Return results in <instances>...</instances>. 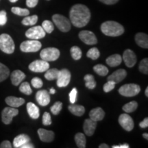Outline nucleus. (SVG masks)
Wrapping results in <instances>:
<instances>
[{"label":"nucleus","mask_w":148,"mask_h":148,"mask_svg":"<svg viewBox=\"0 0 148 148\" xmlns=\"http://www.w3.org/2000/svg\"><path fill=\"white\" fill-rule=\"evenodd\" d=\"M42 47L41 43L38 40H32L23 41L20 45V49L23 52H36L39 51Z\"/></svg>","instance_id":"obj_6"},{"label":"nucleus","mask_w":148,"mask_h":148,"mask_svg":"<svg viewBox=\"0 0 148 148\" xmlns=\"http://www.w3.org/2000/svg\"><path fill=\"white\" fill-rule=\"evenodd\" d=\"M140 91L139 85L136 84H126L121 86L119 89L120 95L125 97H133L137 95Z\"/></svg>","instance_id":"obj_5"},{"label":"nucleus","mask_w":148,"mask_h":148,"mask_svg":"<svg viewBox=\"0 0 148 148\" xmlns=\"http://www.w3.org/2000/svg\"><path fill=\"white\" fill-rule=\"evenodd\" d=\"M138 108V103L135 101H132L130 102L126 103L124 106H123V111H125V112H127V113H131V112H133L134 111L136 110V108Z\"/></svg>","instance_id":"obj_31"},{"label":"nucleus","mask_w":148,"mask_h":148,"mask_svg":"<svg viewBox=\"0 0 148 148\" xmlns=\"http://www.w3.org/2000/svg\"><path fill=\"white\" fill-rule=\"evenodd\" d=\"M46 35V32H45L42 26L38 25V26H34L31 27L27 29L25 32V36L27 38L32 40H39L44 38Z\"/></svg>","instance_id":"obj_8"},{"label":"nucleus","mask_w":148,"mask_h":148,"mask_svg":"<svg viewBox=\"0 0 148 148\" xmlns=\"http://www.w3.org/2000/svg\"><path fill=\"white\" fill-rule=\"evenodd\" d=\"M145 96L146 97H148V87L146 88V89L145 90Z\"/></svg>","instance_id":"obj_55"},{"label":"nucleus","mask_w":148,"mask_h":148,"mask_svg":"<svg viewBox=\"0 0 148 148\" xmlns=\"http://www.w3.org/2000/svg\"><path fill=\"white\" fill-rule=\"evenodd\" d=\"M18 114V110L13 107H6L1 112V119L3 123L5 125H8L12 122L14 116Z\"/></svg>","instance_id":"obj_10"},{"label":"nucleus","mask_w":148,"mask_h":148,"mask_svg":"<svg viewBox=\"0 0 148 148\" xmlns=\"http://www.w3.org/2000/svg\"><path fill=\"white\" fill-rule=\"evenodd\" d=\"M47 1H49V0H47Z\"/></svg>","instance_id":"obj_57"},{"label":"nucleus","mask_w":148,"mask_h":148,"mask_svg":"<svg viewBox=\"0 0 148 148\" xmlns=\"http://www.w3.org/2000/svg\"><path fill=\"white\" fill-rule=\"evenodd\" d=\"M105 116V112L100 107H97L96 108L92 109L89 112L90 119L95 121H101Z\"/></svg>","instance_id":"obj_19"},{"label":"nucleus","mask_w":148,"mask_h":148,"mask_svg":"<svg viewBox=\"0 0 148 148\" xmlns=\"http://www.w3.org/2000/svg\"><path fill=\"white\" fill-rule=\"evenodd\" d=\"M70 52H71L72 58L75 60H79L82 57V51L80 48L77 46H73L70 49Z\"/></svg>","instance_id":"obj_34"},{"label":"nucleus","mask_w":148,"mask_h":148,"mask_svg":"<svg viewBox=\"0 0 148 148\" xmlns=\"http://www.w3.org/2000/svg\"><path fill=\"white\" fill-rule=\"evenodd\" d=\"M15 49L14 40L9 34H2L0 35V49L5 53L11 54Z\"/></svg>","instance_id":"obj_3"},{"label":"nucleus","mask_w":148,"mask_h":148,"mask_svg":"<svg viewBox=\"0 0 148 148\" xmlns=\"http://www.w3.org/2000/svg\"><path fill=\"white\" fill-rule=\"evenodd\" d=\"M31 84H32V86L35 88H40L43 85V82H42V79L39 78V77H34L31 81Z\"/></svg>","instance_id":"obj_42"},{"label":"nucleus","mask_w":148,"mask_h":148,"mask_svg":"<svg viewBox=\"0 0 148 148\" xmlns=\"http://www.w3.org/2000/svg\"><path fill=\"white\" fill-rule=\"evenodd\" d=\"M7 23L6 12L4 10L0 11V25H4Z\"/></svg>","instance_id":"obj_45"},{"label":"nucleus","mask_w":148,"mask_h":148,"mask_svg":"<svg viewBox=\"0 0 148 148\" xmlns=\"http://www.w3.org/2000/svg\"><path fill=\"white\" fill-rule=\"evenodd\" d=\"M139 71L143 74L147 75L148 73V59L144 58L140 61L139 66H138Z\"/></svg>","instance_id":"obj_39"},{"label":"nucleus","mask_w":148,"mask_h":148,"mask_svg":"<svg viewBox=\"0 0 148 148\" xmlns=\"http://www.w3.org/2000/svg\"><path fill=\"white\" fill-rule=\"evenodd\" d=\"M84 79L85 81V86H86V88L90 90L94 89L95 88L96 82L93 75H91V74H86L84 76Z\"/></svg>","instance_id":"obj_27"},{"label":"nucleus","mask_w":148,"mask_h":148,"mask_svg":"<svg viewBox=\"0 0 148 148\" xmlns=\"http://www.w3.org/2000/svg\"><path fill=\"white\" fill-rule=\"evenodd\" d=\"M127 75V71L123 69H118L113 72L108 77V80H110L114 82L115 84L121 82L125 79Z\"/></svg>","instance_id":"obj_16"},{"label":"nucleus","mask_w":148,"mask_h":148,"mask_svg":"<svg viewBox=\"0 0 148 148\" xmlns=\"http://www.w3.org/2000/svg\"><path fill=\"white\" fill-rule=\"evenodd\" d=\"M49 68V64L47 61L43 60H36L29 64V69L35 73L45 72Z\"/></svg>","instance_id":"obj_11"},{"label":"nucleus","mask_w":148,"mask_h":148,"mask_svg":"<svg viewBox=\"0 0 148 148\" xmlns=\"http://www.w3.org/2000/svg\"><path fill=\"white\" fill-rule=\"evenodd\" d=\"M93 70L96 73L101 76H105L108 73V69L103 64H96L93 66Z\"/></svg>","instance_id":"obj_30"},{"label":"nucleus","mask_w":148,"mask_h":148,"mask_svg":"<svg viewBox=\"0 0 148 148\" xmlns=\"http://www.w3.org/2000/svg\"><path fill=\"white\" fill-rule=\"evenodd\" d=\"M59 73V70L56 69V68H53V69H48L46 71V73L45 74V77L47 80H54V79H57Z\"/></svg>","instance_id":"obj_29"},{"label":"nucleus","mask_w":148,"mask_h":148,"mask_svg":"<svg viewBox=\"0 0 148 148\" xmlns=\"http://www.w3.org/2000/svg\"><path fill=\"white\" fill-rule=\"evenodd\" d=\"M51 123V115L49 112H45L42 115V124L44 125H49Z\"/></svg>","instance_id":"obj_43"},{"label":"nucleus","mask_w":148,"mask_h":148,"mask_svg":"<svg viewBox=\"0 0 148 148\" xmlns=\"http://www.w3.org/2000/svg\"><path fill=\"white\" fill-rule=\"evenodd\" d=\"M19 90L21 92H23V94L27 95H31L32 92V90L30 87V85H29V83L27 82H24L23 83H21L19 86Z\"/></svg>","instance_id":"obj_36"},{"label":"nucleus","mask_w":148,"mask_h":148,"mask_svg":"<svg viewBox=\"0 0 148 148\" xmlns=\"http://www.w3.org/2000/svg\"><path fill=\"white\" fill-rule=\"evenodd\" d=\"M40 56L42 60L47 62L55 61L60 56V51L55 47H47L40 51Z\"/></svg>","instance_id":"obj_7"},{"label":"nucleus","mask_w":148,"mask_h":148,"mask_svg":"<svg viewBox=\"0 0 148 148\" xmlns=\"http://www.w3.org/2000/svg\"><path fill=\"white\" fill-rule=\"evenodd\" d=\"M139 126L141 128H146L148 127V119L147 117L145 118L141 122H140Z\"/></svg>","instance_id":"obj_48"},{"label":"nucleus","mask_w":148,"mask_h":148,"mask_svg":"<svg viewBox=\"0 0 148 148\" xmlns=\"http://www.w3.org/2000/svg\"><path fill=\"white\" fill-rule=\"evenodd\" d=\"M101 30L106 36L116 37L124 33V27L117 22L108 21L101 24Z\"/></svg>","instance_id":"obj_2"},{"label":"nucleus","mask_w":148,"mask_h":148,"mask_svg":"<svg viewBox=\"0 0 148 148\" xmlns=\"http://www.w3.org/2000/svg\"><path fill=\"white\" fill-rule=\"evenodd\" d=\"M30 141V138L28 135L25 134H19L16 136L13 140V145L15 148H21V147L25 143Z\"/></svg>","instance_id":"obj_24"},{"label":"nucleus","mask_w":148,"mask_h":148,"mask_svg":"<svg viewBox=\"0 0 148 148\" xmlns=\"http://www.w3.org/2000/svg\"><path fill=\"white\" fill-rule=\"evenodd\" d=\"M130 145L128 144H122V145H113L112 146V148H129Z\"/></svg>","instance_id":"obj_51"},{"label":"nucleus","mask_w":148,"mask_h":148,"mask_svg":"<svg viewBox=\"0 0 148 148\" xmlns=\"http://www.w3.org/2000/svg\"><path fill=\"white\" fill-rule=\"evenodd\" d=\"M42 27L45 30V32L48 33V34H50L54 29V26H53L52 22L49 21V20H45L42 22Z\"/></svg>","instance_id":"obj_38"},{"label":"nucleus","mask_w":148,"mask_h":148,"mask_svg":"<svg viewBox=\"0 0 148 148\" xmlns=\"http://www.w3.org/2000/svg\"><path fill=\"white\" fill-rule=\"evenodd\" d=\"M27 111L28 113L29 116H30L32 119H37L40 116V112L38 107L34 104L32 102H29L27 103Z\"/></svg>","instance_id":"obj_23"},{"label":"nucleus","mask_w":148,"mask_h":148,"mask_svg":"<svg viewBox=\"0 0 148 148\" xmlns=\"http://www.w3.org/2000/svg\"><path fill=\"white\" fill-rule=\"evenodd\" d=\"M55 92H56V90L54 89V88H51L50 90H49V93H51V94H55Z\"/></svg>","instance_id":"obj_53"},{"label":"nucleus","mask_w":148,"mask_h":148,"mask_svg":"<svg viewBox=\"0 0 148 148\" xmlns=\"http://www.w3.org/2000/svg\"><path fill=\"white\" fill-rule=\"evenodd\" d=\"M122 59H123L125 65L130 68L133 67L135 65V64L136 63V60H137L136 54L131 49H126L123 52Z\"/></svg>","instance_id":"obj_14"},{"label":"nucleus","mask_w":148,"mask_h":148,"mask_svg":"<svg viewBox=\"0 0 148 148\" xmlns=\"http://www.w3.org/2000/svg\"><path fill=\"white\" fill-rule=\"evenodd\" d=\"M68 109L72 114L75 116H82L85 112L84 107L82 105H77L75 103H71V105H69L68 106Z\"/></svg>","instance_id":"obj_26"},{"label":"nucleus","mask_w":148,"mask_h":148,"mask_svg":"<svg viewBox=\"0 0 148 148\" xmlns=\"http://www.w3.org/2000/svg\"><path fill=\"white\" fill-rule=\"evenodd\" d=\"M96 127H97V122L91 119H85L84 125H83V130H84L85 134L88 136H92L95 133Z\"/></svg>","instance_id":"obj_17"},{"label":"nucleus","mask_w":148,"mask_h":148,"mask_svg":"<svg viewBox=\"0 0 148 148\" xmlns=\"http://www.w3.org/2000/svg\"><path fill=\"white\" fill-rule=\"evenodd\" d=\"M99 1H100L101 2L105 3V4L112 5L116 3L119 0H99Z\"/></svg>","instance_id":"obj_49"},{"label":"nucleus","mask_w":148,"mask_h":148,"mask_svg":"<svg viewBox=\"0 0 148 148\" xmlns=\"http://www.w3.org/2000/svg\"><path fill=\"white\" fill-rule=\"evenodd\" d=\"M143 136L145 138L146 140L148 139V134H147V133H143Z\"/></svg>","instance_id":"obj_54"},{"label":"nucleus","mask_w":148,"mask_h":148,"mask_svg":"<svg viewBox=\"0 0 148 148\" xmlns=\"http://www.w3.org/2000/svg\"><path fill=\"white\" fill-rule=\"evenodd\" d=\"M25 75L23 72L20 71V70H15L11 74V82L14 86H18L21 84L22 81L25 79Z\"/></svg>","instance_id":"obj_20"},{"label":"nucleus","mask_w":148,"mask_h":148,"mask_svg":"<svg viewBox=\"0 0 148 148\" xmlns=\"http://www.w3.org/2000/svg\"><path fill=\"white\" fill-rule=\"evenodd\" d=\"M79 38L85 44L89 45H96L97 43V39L93 32L88 30H83L79 33Z\"/></svg>","instance_id":"obj_12"},{"label":"nucleus","mask_w":148,"mask_h":148,"mask_svg":"<svg viewBox=\"0 0 148 148\" xmlns=\"http://www.w3.org/2000/svg\"><path fill=\"white\" fill-rule=\"evenodd\" d=\"M75 141L76 145L79 148L86 147V139L85 137V135L83 133L79 132L77 133L75 136Z\"/></svg>","instance_id":"obj_28"},{"label":"nucleus","mask_w":148,"mask_h":148,"mask_svg":"<svg viewBox=\"0 0 148 148\" xmlns=\"http://www.w3.org/2000/svg\"><path fill=\"white\" fill-rule=\"evenodd\" d=\"M34 146L32 143H30V141L27 142V143H25L21 147V148H34Z\"/></svg>","instance_id":"obj_50"},{"label":"nucleus","mask_w":148,"mask_h":148,"mask_svg":"<svg viewBox=\"0 0 148 148\" xmlns=\"http://www.w3.org/2000/svg\"><path fill=\"white\" fill-rule=\"evenodd\" d=\"M36 99L40 106H46L50 102V95L46 90H40L36 92Z\"/></svg>","instance_id":"obj_15"},{"label":"nucleus","mask_w":148,"mask_h":148,"mask_svg":"<svg viewBox=\"0 0 148 148\" xmlns=\"http://www.w3.org/2000/svg\"><path fill=\"white\" fill-rule=\"evenodd\" d=\"M38 0H26V5L29 8H34L38 4Z\"/></svg>","instance_id":"obj_46"},{"label":"nucleus","mask_w":148,"mask_h":148,"mask_svg":"<svg viewBox=\"0 0 148 148\" xmlns=\"http://www.w3.org/2000/svg\"><path fill=\"white\" fill-rule=\"evenodd\" d=\"M38 134L41 141L45 142V143H50L54 139L55 134L53 131L40 128L38 130Z\"/></svg>","instance_id":"obj_18"},{"label":"nucleus","mask_w":148,"mask_h":148,"mask_svg":"<svg viewBox=\"0 0 148 148\" xmlns=\"http://www.w3.org/2000/svg\"><path fill=\"white\" fill-rule=\"evenodd\" d=\"M10 70L6 66L0 62V82L4 81L9 76Z\"/></svg>","instance_id":"obj_32"},{"label":"nucleus","mask_w":148,"mask_h":148,"mask_svg":"<svg viewBox=\"0 0 148 148\" xmlns=\"http://www.w3.org/2000/svg\"><path fill=\"white\" fill-rule=\"evenodd\" d=\"M77 90L76 88H73L71 90V91L69 92V101L71 103H75L77 99Z\"/></svg>","instance_id":"obj_44"},{"label":"nucleus","mask_w":148,"mask_h":148,"mask_svg":"<svg viewBox=\"0 0 148 148\" xmlns=\"http://www.w3.org/2000/svg\"><path fill=\"white\" fill-rule=\"evenodd\" d=\"M11 11L13 12L14 14H16L18 16H28L29 14V11L26 8H18V7H12L11 8Z\"/></svg>","instance_id":"obj_35"},{"label":"nucleus","mask_w":148,"mask_h":148,"mask_svg":"<svg viewBox=\"0 0 148 148\" xmlns=\"http://www.w3.org/2000/svg\"><path fill=\"white\" fill-rule=\"evenodd\" d=\"M38 21V16L32 15L27 16L22 20L21 23L24 25H34L37 23Z\"/></svg>","instance_id":"obj_33"},{"label":"nucleus","mask_w":148,"mask_h":148,"mask_svg":"<svg viewBox=\"0 0 148 148\" xmlns=\"http://www.w3.org/2000/svg\"><path fill=\"white\" fill-rule=\"evenodd\" d=\"M12 144L9 140H4L0 145V148H11Z\"/></svg>","instance_id":"obj_47"},{"label":"nucleus","mask_w":148,"mask_h":148,"mask_svg":"<svg viewBox=\"0 0 148 148\" xmlns=\"http://www.w3.org/2000/svg\"><path fill=\"white\" fill-rule=\"evenodd\" d=\"M5 103L9 106L13 107V108H18L22 106L25 103V99L21 97H16L14 96H9L5 98Z\"/></svg>","instance_id":"obj_21"},{"label":"nucleus","mask_w":148,"mask_h":148,"mask_svg":"<svg viewBox=\"0 0 148 148\" xmlns=\"http://www.w3.org/2000/svg\"><path fill=\"white\" fill-rule=\"evenodd\" d=\"M115 84H116L115 83L112 82V81L108 80V82L103 85V91L105 92H108L111 91V90H113L114 87H115Z\"/></svg>","instance_id":"obj_41"},{"label":"nucleus","mask_w":148,"mask_h":148,"mask_svg":"<svg viewBox=\"0 0 148 148\" xmlns=\"http://www.w3.org/2000/svg\"><path fill=\"white\" fill-rule=\"evenodd\" d=\"M70 21L75 27H83L90 19V12L87 6L83 4H75L70 10Z\"/></svg>","instance_id":"obj_1"},{"label":"nucleus","mask_w":148,"mask_h":148,"mask_svg":"<svg viewBox=\"0 0 148 148\" xmlns=\"http://www.w3.org/2000/svg\"><path fill=\"white\" fill-rule=\"evenodd\" d=\"M62 103L61 102V101H58L51 107L50 110L53 114H54V115H57V114L60 113L61 110H62Z\"/></svg>","instance_id":"obj_40"},{"label":"nucleus","mask_w":148,"mask_h":148,"mask_svg":"<svg viewBox=\"0 0 148 148\" xmlns=\"http://www.w3.org/2000/svg\"><path fill=\"white\" fill-rule=\"evenodd\" d=\"M9 1H10L11 3H15L18 1V0H9Z\"/></svg>","instance_id":"obj_56"},{"label":"nucleus","mask_w":148,"mask_h":148,"mask_svg":"<svg viewBox=\"0 0 148 148\" xmlns=\"http://www.w3.org/2000/svg\"><path fill=\"white\" fill-rule=\"evenodd\" d=\"M135 41L136 44L142 48H148V36L145 33H137L135 36Z\"/></svg>","instance_id":"obj_22"},{"label":"nucleus","mask_w":148,"mask_h":148,"mask_svg":"<svg viewBox=\"0 0 148 148\" xmlns=\"http://www.w3.org/2000/svg\"><path fill=\"white\" fill-rule=\"evenodd\" d=\"M52 20L61 32H67L71 29V21L64 16L59 14H53Z\"/></svg>","instance_id":"obj_4"},{"label":"nucleus","mask_w":148,"mask_h":148,"mask_svg":"<svg viewBox=\"0 0 148 148\" xmlns=\"http://www.w3.org/2000/svg\"><path fill=\"white\" fill-rule=\"evenodd\" d=\"M106 62L108 66L111 67H115L121 64L122 62V57L119 54H113L107 58Z\"/></svg>","instance_id":"obj_25"},{"label":"nucleus","mask_w":148,"mask_h":148,"mask_svg":"<svg viewBox=\"0 0 148 148\" xmlns=\"http://www.w3.org/2000/svg\"><path fill=\"white\" fill-rule=\"evenodd\" d=\"M119 123L125 130L130 132L134 128V121L132 118L126 113L121 114L119 117Z\"/></svg>","instance_id":"obj_13"},{"label":"nucleus","mask_w":148,"mask_h":148,"mask_svg":"<svg viewBox=\"0 0 148 148\" xmlns=\"http://www.w3.org/2000/svg\"><path fill=\"white\" fill-rule=\"evenodd\" d=\"M109 146L106 143H102L99 146V148H108Z\"/></svg>","instance_id":"obj_52"},{"label":"nucleus","mask_w":148,"mask_h":148,"mask_svg":"<svg viewBox=\"0 0 148 148\" xmlns=\"http://www.w3.org/2000/svg\"><path fill=\"white\" fill-rule=\"evenodd\" d=\"M56 79V84L58 87H65L67 85H69L70 80H71V73L66 69H61L59 71Z\"/></svg>","instance_id":"obj_9"},{"label":"nucleus","mask_w":148,"mask_h":148,"mask_svg":"<svg viewBox=\"0 0 148 148\" xmlns=\"http://www.w3.org/2000/svg\"><path fill=\"white\" fill-rule=\"evenodd\" d=\"M86 56H87L88 58L92 59V60H97L100 56V52L97 48L92 47L88 51Z\"/></svg>","instance_id":"obj_37"}]
</instances>
